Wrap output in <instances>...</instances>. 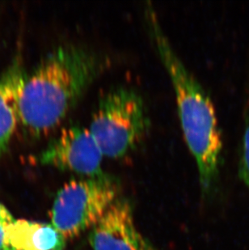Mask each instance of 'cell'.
<instances>
[{"label": "cell", "mask_w": 249, "mask_h": 250, "mask_svg": "<svg viewBox=\"0 0 249 250\" xmlns=\"http://www.w3.org/2000/svg\"><path fill=\"white\" fill-rule=\"evenodd\" d=\"M93 250H156L139 232L131 207L117 199L90 231Z\"/></svg>", "instance_id": "6"}, {"label": "cell", "mask_w": 249, "mask_h": 250, "mask_svg": "<svg viewBox=\"0 0 249 250\" xmlns=\"http://www.w3.org/2000/svg\"><path fill=\"white\" fill-rule=\"evenodd\" d=\"M0 250H15L5 238V227L0 224Z\"/></svg>", "instance_id": "11"}, {"label": "cell", "mask_w": 249, "mask_h": 250, "mask_svg": "<svg viewBox=\"0 0 249 250\" xmlns=\"http://www.w3.org/2000/svg\"><path fill=\"white\" fill-rule=\"evenodd\" d=\"M245 124L239 161V176L249 189V92L245 105Z\"/></svg>", "instance_id": "9"}, {"label": "cell", "mask_w": 249, "mask_h": 250, "mask_svg": "<svg viewBox=\"0 0 249 250\" xmlns=\"http://www.w3.org/2000/svg\"><path fill=\"white\" fill-rule=\"evenodd\" d=\"M5 238L15 250H63L66 239L52 224L14 220L5 227Z\"/></svg>", "instance_id": "8"}, {"label": "cell", "mask_w": 249, "mask_h": 250, "mask_svg": "<svg viewBox=\"0 0 249 250\" xmlns=\"http://www.w3.org/2000/svg\"><path fill=\"white\" fill-rule=\"evenodd\" d=\"M108 57L79 43L52 50L26 74L19 102V125L31 139L56 129L92 82L105 70Z\"/></svg>", "instance_id": "1"}, {"label": "cell", "mask_w": 249, "mask_h": 250, "mask_svg": "<svg viewBox=\"0 0 249 250\" xmlns=\"http://www.w3.org/2000/svg\"><path fill=\"white\" fill-rule=\"evenodd\" d=\"M103 157L88 128L71 125L63 128L35 156V161L42 166L91 177L104 173L101 168Z\"/></svg>", "instance_id": "5"}, {"label": "cell", "mask_w": 249, "mask_h": 250, "mask_svg": "<svg viewBox=\"0 0 249 250\" xmlns=\"http://www.w3.org/2000/svg\"><path fill=\"white\" fill-rule=\"evenodd\" d=\"M150 127L142 95L132 87H113L100 98L88 130L104 156L124 157L136 148Z\"/></svg>", "instance_id": "3"}, {"label": "cell", "mask_w": 249, "mask_h": 250, "mask_svg": "<svg viewBox=\"0 0 249 250\" xmlns=\"http://www.w3.org/2000/svg\"><path fill=\"white\" fill-rule=\"evenodd\" d=\"M118 181L105 172L71 180L54 198L52 225L66 240L77 237L97 224L118 199Z\"/></svg>", "instance_id": "4"}, {"label": "cell", "mask_w": 249, "mask_h": 250, "mask_svg": "<svg viewBox=\"0 0 249 250\" xmlns=\"http://www.w3.org/2000/svg\"><path fill=\"white\" fill-rule=\"evenodd\" d=\"M14 218L12 214L9 212V210L5 208L4 206L0 203V224L6 227L8 224L14 221Z\"/></svg>", "instance_id": "10"}, {"label": "cell", "mask_w": 249, "mask_h": 250, "mask_svg": "<svg viewBox=\"0 0 249 250\" xmlns=\"http://www.w3.org/2000/svg\"><path fill=\"white\" fill-rule=\"evenodd\" d=\"M145 17L148 33L172 81L181 129L197 164L201 189L204 195H209L219 183L224 148L214 103L177 55L150 2L145 6Z\"/></svg>", "instance_id": "2"}, {"label": "cell", "mask_w": 249, "mask_h": 250, "mask_svg": "<svg viewBox=\"0 0 249 250\" xmlns=\"http://www.w3.org/2000/svg\"><path fill=\"white\" fill-rule=\"evenodd\" d=\"M26 74L18 54L0 76V158L19 125L20 96Z\"/></svg>", "instance_id": "7"}]
</instances>
